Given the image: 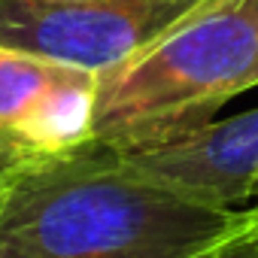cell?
Listing matches in <instances>:
<instances>
[{
    "instance_id": "obj_8",
    "label": "cell",
    "mask_w": 258,
    "mask_h": 258,
    "mask_svg": "<svg viewBox=\"0 0 258 258\" xmlns=\"http://www.w3.org/2000/svg\"><path fill=\"white\" fill-rule=\"evenodd\" d=\"M252 207L258 210V182H255V188H252Z\"/></svg>"
},
{
    "instance_id": "obj_3",
    "label": "cell",
    "mask_w": 258,
    "mask_h": 258,
    "mask_svg": "<svg viewBox=\"0 0 258 258\" xmlns=\"http://www.w3.org/2000/svg\"><path fill=\"white\" fill-rule=\"evenodd\" d=\"M210 4L213 0H0V46L100 73Z\"/></svg>"
},
{
    "instance_id": "obj_4",
    "label": "cell",
    "mask_w": 258,
    "mask_h": 258,
    "mask_svg": "<svg viewBox=\"0 0 258 258\" xmlns=\"http://www.w3.org/2000/svg\"><path fill=\"white\" fill-rule=\"evenodd\" d=\"M124 170L201 207L240 210L258 182V106L207 121L164 146L115 152Z\"/></svg>"
},
{
    "instance_id": "obj_2",
    "label": "cell",
    "mask_w": 258,
    "mask_h": 258,
    "mask_svg": "<svg viewBox=\"0 0 258 258\" xmlns=\"http://www.w3.org/2000/svg\"><path fill=\"white\" fill-rule=\"evenodd\" d=\"M258 85V0L213 4L137 55L97 73L91 143L140 152L213 121Z\"/></svg>"
},
{
    "instance_id": "obj_7",
    "label": "cell",
    "mask_w": 258,
    "mask_h": 258,
    "mask_svg": "<svg viewBox=\"0 0 258 258\" xmlns=\"http://www.w3.org/2000/svg\"><path fill=\"white\" fill-rule=\"evenodd\" d=\"M195 258H258V210H237L231 225Z\"/></svg>"
},
{
    "instance_id": "obj_10",
    "label": "cell",
    "mask_w": 258,
    "mask_h": 258,
    "mask_svg": "<svg viewBox=\"0 0 258 258\" xmlns=\"http://www.w3.org/2000/svg\"><path fill=\"white\" fill-rule=\"evenodd\" d=\"M46 4H79V0H46Z\"/></svg>"
},
{
    "instance_id": "obj_6",
    "label": "cell",
    "mask_w": 258,
    "mask_h": 258,
    "mask_svg": "<svg viewBox=\"0 0 258 258\" xmlns=\"http://www.w3.org/2000/svg\"><path fill=\"white\" fill-rule=\"evenodd\" d=\"M64 64L0 46V170H10V140L28 106L49 88Z\"/></svg>"
},
{
    "instance_id": "obj_5",
    "label": "cell",
    "mask_w": 258,
    "mask_h": 258,
    "mask_svg": "<svg viewBox=\"0 0 258 258\" xmlns=\"http://www.w3.org/2000/svg\"><path fill=\"white\" fill-rule=\"evenodd\" d=\"M97 73L64 64L49 88L28 106L10 140V170L82 149L94 134Z\"/></svg>"
},
{
    "instance_id": "obj_1",
    "label": "cell",
    "mask_w": 258,
    "mask_h": 258,
    "mask_svg": "<svg viewBox=\"0 0 258 258\" xmlns=\"http://www.w3.org/2000/svg\"><path fill=\"white\" fill-rule=\"evenodd\" d=\"M234 216L182 201L88 143L7 170L0 258H195Z\"/></svg>"
},
{
    "instance_id": "obj_9",
    "label": "cell",
    "mask_w": 258,
    "mask_h": 258,
    "mask_svg": "<svg viewBox=\"0 0 258 258\" xmlns=\"http://www.w3.org/2000/svg\"><path fill=\"white\" fill-rule=\"evenodd\" d=\"M4 182H7V170H0V195H4Z\"/></svg>"
}]
</instances>
